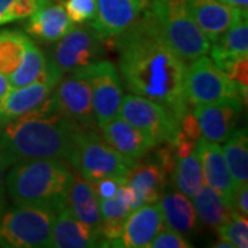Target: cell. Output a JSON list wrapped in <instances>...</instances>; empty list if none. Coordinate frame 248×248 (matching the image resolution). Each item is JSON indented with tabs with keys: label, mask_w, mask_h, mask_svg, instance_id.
I'll use <instances>...</instances> for the list:
<instances>
[{
	"label": "cell",
	"mask_w": 248,
	"mask_h": 248,
	"mask_svg": "<svg viewBox=\"0 0 248 248\" xmlns=\"http://www.w3.org/2000/svg\"><path fill=\"white\" fill-rule=\"evenodd\" d=\"M119 71L131 94L159 102L178 120L189 112L185 95L186 62L163 37L149 7L115 37Z\"/></svg>",
	"instance_id": "obj_1"
},
{
	"label": "cell",
	"mask_w": 248,
	"mask_h": 248,
	"mask_svg": "<svg viewBox=\"0 0 248 248\" xmlns=\"http://www.w3.org/2000/svg\"><path fill=\"white\" fill-rule=\"evenodd\" d=\"M81 125L58 109L53 95L0 130V149L10 166L31 159H71Z\"/></svg>",
	"instance_id": "obj_2"
},
{
	"label": "cell",
	"mask_w": 248,
	"mask_h": 248,
	"mask_svg": "<svg viewBox=\"0 0 248 248\" xmlns=\"http://www.w3.org/2000/svg\"><path fill=\"white\" fill-rule=\"evenodd\" d=\"M10 167L4 185L13 203L37 205L54 213L65 207L73 174L63 160H22Z\"/></svg>",
	"instance_id": "obj_3"
},
{
	"label": "cell",
	"mask_w": 248,
	"mask_h": 248,
	"mask_svg": "<svg viewBox=\"0 0 248 248\" xmlns=\"http://www.w3.org/2000/svg\"><path fill=\"white\" fill-rule=\"evenodd\" d=\"M148 7L171 48L185 62L210 51L211 42L196 25L186 0H149Z\"/></svg>",
	"instance_id": "obj_4"
},
{
	"label": "cell",
	"mask_w": 248,
	"mask_h": 248,
	"mask_svg": "<svg viewBox=\"0 0 248 248\" xmlns=\"http://www.w3.org/2000/svg\"><path fill=\"white\" fill-rule=\"evenodd\" d=\"M71 166L79 171L81 178L95 182L101 178H125L128 171L137 164L135 160L123 156L112 148L97 128L80 127L75 137Z\"/></svg>",
	"instance_id": "obj_5"
},
{
	"label": "cell",
	"mask_w": 248,
	"mask_h": 248,
	"mask_svg": "<svg viewBox=\"0 0 248 248\" xmlns=\"http://www.w3.org/2000/svg\"><path fill=\"white\" fill-rule=\"evenodd\" d=\"M55 213L37 207L14 204L0 211V247H50Z\"/></svg>",
	"instance_id": "obj_6"
},
{
	"label": "cell",
	"mask_w": 248,
	"mask_h": 248,
	"mask_svg": "<svg viewBox=\"0 0 248 248\" xmlns=\"http://www.w3.org/2000/svg\"><path fill=\"white\" fill-rule=\"evenodd\" d=\"M185 95L192 105L211 104L229 98L243 99L239 86L205 55L196 58L186 68Z\"/></svg>",
	"instance_id": "obj_7"
},
{
	"label": "cell",
	"mask_w": 248,
	"mask_h": 248,
	"mask_svg": "<svg viewBox=\"0 0 248 248\" xmlns=\"http://www.w3.org/2000/svg\"><path fill=\"white\" fill-rule=\"evenodd\" d=\"M119 115L146 134L155 146L172 141L179 130V120L170 109L135 94L124 95Z\"/></svg>",
	"instance_id": "obj_8"
},
{
	"label": "cell",
	"mask_w": 248,
	"mask_h": 248,
	"mask_svg": "<svg viewBox=\"0 0 248 248\" xmlns=\"http://www.w3.org/2000/svg\"><path fill=\"white\" fill-rule=\"evenodd\" d=\"M104 57V39L94 28L80 24L73 27L54 47V62L63 73L79 71Z\"/></svg>",
	"instance_id": "obj_9"
},
{
	"label": "cell",
	"mask_w": 248,
	"mask_h": 248,
	"mask_svg": "<svg viewBox=\"0 0 248 248\" xmlns=\"http://www.w3.org/2000/svg\"><path fill=\"white\" fill-rule=\"evenodd\" d=\"M89 79L91 86L93 112L97 127L119 115L123 101V89L119 72L109 61H97L80 69Z\"/></svg>",
	"instance_id": "obj_10"
},
{
	"label": "cell",
	"mask_w": 248,
	"mask_h": 248,
	"mask_svg": "<svg viewBox=\"0 0 248 248\" xmlns=\"http://www.w3.org/2000/svg\"><path fill=\"white\" fill-rule=\"evenodd\" d=\"M63 72L54 62L53 58L48 60L45 78L31 84L10 89L6 95L0 99V119L6 124L13 119H17L24 113L39 107L45 99L51 95L57 84L61 81Z\"/></svg>",
	"instance_id": "obj_11"
},
{
	"label": "cell",
	"mask_w": 248,
	"mask_h": 248,
	"mask_svg": "<svg viewBox=\"0 0 248 248\" xmlns=\"http://www.w3.org/2000/svg\"><path fill=\"white\" fill-rule=\"evenodd\" d=\"M63 116L84 128H97L93 112L91 86L83 72L75 71L57 84L51 93Z\"/></svg>",
	"instance_id": "obj_12"
},
{
	"label": "cell",
	"mask_w": 248,
	"mask_h": 248,
	"mask_svg": "<svg viewBox=\"0 0 248 248\" xmlns=\"http://www.w3.org/2000/svg\"><path fill=\"white\" fill-rule=\"evenodd\" d=\"M243 112V99L229 98L211 104H196L192 113L207 141L223 143L234 133Z\"/></svg>",
	"instance_id": "obj_13"
},
{
	"label": "cell",
	"mask_w": 248,
	"mask_h": 248,
	"mask_svg": "<svg viewBox=\"0 0 248 248\" xmlns=\"http://www.w3.org/2000/svg\"><path fill=\"white\" fill-rule=\"evenodd\" d=\"M97 13L91 27L104 40L115 39L130 28L142 11L148 7V0H95Z\"/></svg>",
	"instance_id": "obj_14"
},
{
	"label": "cell",
	"mask_w": 248,
	"mask_h": 248,
	"mask_svg": "<svg viewBox=\"0 0 248 248\" xmlns=\"http://www.w3.org/2000/svg\"><path fill=\"white\" fill-rule=\"evenodd\" d=\"M164 228L159 203L146 204L133 210L124 222L120 237L112 247L148 248L155 236Z\"/></svg>",
	"instance_id": "obj_15"
},
{
	"label": "cell",
	"mask_w": 248,
	"mask_h": 248,
	"mask_svg": "<svg viewBox=\"0 0 248 248\" xmlns=\"http://www.w3.org/2000/svg\"><path fill=\"white\" fill-rule=\"evenodd\" d=\"M186 6L196 25L211 43L237 19L247 16L246 11L234 9L221 0H186Z\"/></svg>",
	"instance_id": "obj_16"
},
{
	"label": "cell",
	"mask_w": 248,
	"mask_h": 248,
	"mask_svg": "<svg viewBox=\"0 0 248 248\" xmlns=\"http://www.w3.org/2000/svg\"><path fill=\"white\" fill-rule=\"evenodd\" d=\"M196 151L202 161L204 184L218 192L223 197L225 203L232 208L234 185L223 157L222 148L218 143L207 141L205 138L200 137L196 142Z\"/></svg>",
	"instance_id": "obj_17"
},
{
	"label": "cell",
	"mask_w": 248,
	"mask_h": 248,
	"mask_svg": "<svg viewBox=\"0 0 248 248\" xmlns=\"http://www.w3.org/2000/svg\"><path fill=\"white\" fill-rule=\"evenodd\" d=\"M101 234L89 223L78 219L62 207L55 213L50 247L55 248H93L101 246Z\"/></svg>",
	"instance_id": "obj_18"
},
{
	"label": "cell",
	"mask_w": 248,
	"mask_h": 248,
	"mask_svg": "<svg viewBox=\"0 0 248 248\" xmlns=\"http://www.w3.org/2000/svg\"><path fill=\"white\" fill-rule=\"evenodd\" d=\"M102 130L104 140L116 151L120 152L128 159L138 161L146 156L155 143L151 138L141 130L134 127L133 124L125 122L120 115L115 116L109 122L99 127Z\"/></svg>",
	"instance_id": "obj_19"
},
{
	"label": "cell",
	"mask_w": 248,
	"mask_h": 248,
	"mask_svg": "<svg viewBox=\"0 0 248 248\" xmlns=\"http://www.w3.org/2000/svg\"><path fill=\"white\" fill-rule=\"evenodd\" d=\"M125 184L134 193V210L146 204L159 203L163 195L167 175L159 164L152 160L138 163L128 171Z\"/></svg>",
	"instance_id": "obj_20"
},
{
	"label": "cell",
	"mask_w": 248,
	"mask_h": 248,
	"mask_svg": "<svg viewBox=\"0 0 248 248\" xmlns=\"http://www.w3.org/2000/svg\"><path fill=\"white\" fill-rule=\"evenodd\" d=\"M73 27L75 24L68 17L61 0H48L28 18L25 29L29 35L42 42L54 43L62 39Z\"/></svg>",
	"instance_id": "obj_21"
},
{
	"label": "cell",
	"mask_w": 248,
	"mask_h": 248,
	"mask_svg": "<svg viewBox=\"0 0 248 248\" xmlns=\"http://www.w3.org/2000/svg\"><path fill=\"white\" fill-rule=\"evenodd\" d=\"M133 210L134 193L127 184L120 186L112 197L99 200L101 239L110 244L119 239L123 231L124 222Z\"/></svg>",
	"instance_id": "obj_22"
},
{
	"label": "cell",
	"mask_w": 248,
	"mask_h": 248,
	"mask_svg": "<svg viewBox=\"0 0 248 248\" xmlns=\"http://www.w3.org/2000/svg\"><path fill=\"white\" fill-rule=\"evenodd\" d=\"M211 60L222 71H225L232 62L248 57V22L247 16L237 19L223 35L214 42L211 47Z\"/></svg>",
	"instance_id": "obj_23"
},
{
	"label": "cell",
	"mask_w": 248,
	"mask_h": 248,
	"mask_svg": "<svg viewBox=\"0 0 248 248\" xmlns=\"http://www.w3.org/2000/svg\"><path fill=\"white\" fill-rule=\"evenodd\" d=\"M159 207L167 228L181 234H190L197 228V215L193 203L179 190H166L159 200Z\"/></svg>",
	"instance_id": "obj_24"
},
{
	"label": "cell",
	"mask_w": 248,
	"mask_h": 248,
	"mask_svg": "<svg viewBox=\"0 0 248 248\" xmlns=\"http://www.w3.org/2000/svg\"><path fill=\"white\" fill-rule=\"evenodd\" d=\"M65 207L78 219L89 223L90 226H93L95 231L99 232V226H101L99 199L90 181L81 177H73L66 193Z\"/></svg>",
	"instance_id": "obj_25"
},
{
	"label": "cell",
	"mask_w": 248,
	"mask_h": 248,
	"mask_svg": "<svg viewBox=\"0 0 248 248\" xmlns=\"http://www.w3.org/2000/svg\"><path fill=\"white\" fill-rule=\"evenodd\" d=\"M192 199H193L192 203L195 207L196 215L204 225L211 226V228H218L228 221H231L232 215L234 213L231 207L225 203L223 197L205 184Z\"/></svg>",
	"instance_id": "obj_26"
},
{
	"label": "cell",
	"mask_w": 248,
	"mask_h": 248,
	"mask_svg": "<svg viewBox=\"0 0 248 248\" xmlns=\"http://www.w3.org/2000/svg\"><path fill=\"white\" fill-rule=\"evenodd\" d=\"M223 157L231 172L234 189L248 182V140L247 130L240 128L223 142Z\"/></svg>",
	"instance_id": "obj_27"
},
{
	"label": "cell",
	"mask_w": 248,
	"mask_h": 248,
	"mask_svg": "<svg viewBox=\"0 0 248 248\" xmlns=\"http://www.w3.org/2000/svg\"><path fill=\"white\" fill-rule=\"evenodd\" d=\"M170 179H172L178 190L187 197H193L203 187V170L196 146L189 155L182 157H175Z\"/></svg>",
	"instance_id": "obj_28"
},
{
	"label": "cell",
	"mask_w": 248,
	"mask_h": 248,
	"mask_svg": "<svg viewBox=\"0 0 248 248\" xmlns=\"http://www.w3.org/2000/svg\"><path fill=\"white\" fill-rule=\"evenodd\" d=\"M48 60L50 58L46 57L42 48L29 39L25 47L24 57L17 66V69L7 76L10 87L17 89V87H22V86H27L33 81L43 79L47 71Z\"/></svg>",
	"instance_id": "obj_29"
},
{
	"label": "cell",
	"mask_w": 248,
	"mask_h": 248,
	"mask_svg": "<svg viewBox=\"0 0 248 248\" xmlns=\"http://www.w3.org/2000/svg\"><path fill=\"white\" fill-rule=\"evenodd\" d=\"M28 37L18 31H0V73L9 76L24 57Z\"/></svg>",
	"instance_id": "obj_30"
},
{
	"label": "cell",
	"mask_w": 248,
	"mask_h": 248,
	"mask_svg": "<svg viewBox=\"0 0 248 248\" xmlns=\"http://www.w3.org/2000/svg\"><path fill=\"white\" fill-rule=\"evenodd\" d=\"M48 0H0V25L28 19Z\"/></svg>",
	"instance_id": "obj_31"
},
{
	"label": "cell",
	"mask_w": 248,
	"mask_h": 248,
	"mask_svg": "<svg viewBox=\"0 0 248 248\" xmlns=\"http://www.w3.org/2000/svg\"><path fill=\"white\" fill-rule=\"evenodd\" d=\"M215 231L219 239L232 243L234 248L248 247V219L246 215H240L234 211L231 221L215 228Z\"/></svg>",
	"instance_id": "obj_32"
},
{
	"label": "cell",
	"mask_w": 248,
	"mask_h": 248,
	"mask_svg": "<svg viewBox=\"0 0 248 248\" xmlns=\"http://www.w3.org/2000/svg\"><path fill=\"white\" fill-rule=\"evenodd\" d=\"M62 4L69 19L76 25L91 22L95 18V13H97L95 0H63Z\"/></svg>",
	"instance_id": "obj_33"
},
{
	"label": "cell",
	"mask_w": 248,
	"mask_h": 248,
	"mask_svg": "<svg viewBox=\"0 0 248 248\" xmlns=\"http://www.w3.org/2000/svg\"><path fill=\"white\" fill-rule=\"evenodd\" d=\"M192 244L184 237V234L172 231L170 228H163L155 236L148 248H190Z\"/></svg>",
	"instance_id": "obj_34"
},
{
	"label": "cell",
	"mask_w": 248,
	"mask_h": 248,
	"mask_svg": "<svg viewBox=\"0 0 248 248\" xmlns=\"http://www.w3.org/2000/svg\"><path fill=\"white\" fill-rule=\"evenodd\" d=\"M226 75L239 86L241 97L244 102H247L248 93V57L239 58L237 61L232 62L231 65L225 69Z\"/></svg>",
	"instance_id": "obj_35"
},
{
	"label": "cell",
	"mask_w": 248,
	"mask_h": 248,
	"mask_svg": "<svg viewBox=\"0 0 248 248\" xmlns=\"http://www.w3.org/2000/svg\"><path fill=\"white\" fill-rule=\"evenodd\" d=\"M91 184L94 186V190L97 193L98 199L104 200V199H109V197L115 195L117 189L123 184H125V178H101V179H98L95 182H91Z\"/></svg>",
	"instance_id": "obj_36"
},
{
	"label": "cell",
	"mask_w": 248,
	"mask_h": 248,
	"mask_svg": "<svg viewBox=\"0 0 248 248\" xmlns=\"http://www.w3.org/2000/svg\"><path fill=\"white\" fill-rule=\"evenodd\" d=\"M232 210L240 215H248V184H243L234 189Z\"/></svg>",
	"instance_id": "obj_37"
},
{
	"label": "cell",
	"mask_w": 248,
	"mask_h": 248,
	"mask_svg": "<svg viewBox=\"0 0 248 248\" xmlns=\"http://www.w3.org/2000/svg\"><path fill=\"white\" fill-rule=\"evenodd\" d=\"M9 167V161L4 157L3 152L0 149V211L6 207V185H4V178H6V171H7Z\"/></svg>",
	"instance_id": "obj_38"
},
{
	"label": "cell",
	"mask_w": 248,
	"mask_h": 248,
	"mask_svg": "<svg viewBox=\"0 0 248 248\" xmlns=\"http://www.w3.org/2000/svg\"><path fill=\"white\" fill-rule=\"evenodd\" d=\"M221 1L229 4L232 7H234V9H239L241 10V11H246V13H247L248 0H221Z\"/></svg>",
	"instance_id": "obj_39"
},
{
	"label": "cell",
	"mask_w": 248,
	"mask_h": 248,
	"mask_svg": "<svg viewBox=\"0 0 248 248\" xmlns=\"http://www.w3.org/2000/svg\"><path fill=\"white\" fill-rule=\"evenodd\" d=\"M10 89H11V87H10L9 78H7L6 75L0 73V99L6 95V93H7Z\"/></svg>",
	"instance_id": "obj_40"
},
{
	"label": "cell",
	"mask_w": 248,
	"mask_h": 248,
	"mask_svg": "<svg viewBox=\"0 0 248 248\" xmlns=\"http://www.w3.org/2000/svg\"><path fill=\"white\" fill-rule=\"evenodd\" d=\"M213 247L214 248H234L232 243H229V241H225V240H219V241H217L215 244H213Z\"/></svg>",
	"instance_id": "obj_41"
},
{
	"label": "cell",
	"mask_w": 248,
	"mask_h": 248,
	"mask_svg": "<svg viewBox=\"0 0 248 248\" xmlns=\"http://www.w3.org/2000/svg\"><path fill=\"white\" fill-rule=\"evenodd\" d=\"M3 125H4V123H3V122H1V119H0V130L3 128Z\"/></svg>",
	"instance_id": "obj_42"
},
{
	"label": "cell",
	"mask_w": 248,
	"mask_h": 248,
	"mask_svg": "<svg viewBox=\"0 0 248 248\" xmlns=\"http://www.w3.org/2000/svg\"><path fill=\"white\" fill-rule=\"evenodd\" d=\"M148 1H149V0H148Z\"/></svg>",
	"instance_id": "obj_43"
}]
</instances>
